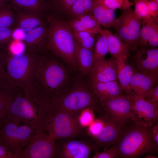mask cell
Returning <instances> with one entry per match:
<instances>
[{
  "label": "cell",
  "mask_w": 158,
  "mask_h": 158,
  "mask_svg": "<svg viewBox=\"0 0 158 158\" xmlns=\"http://www.w3.org/2000/svg\"><path fill=\"white\" fill-rule=\"evenodd\" d=\"M39 54V62L30 87L49 105L81 75L48 49Z\"/></svg>",
  "instance_id": "1"
},
{
  "label": "cell",
  "mask_w": 158,
  "mask_h": 158,
  "mask_svg": "<svg viewBox=\"0 0 158 158\" xmlns=\"http://www.w3.org/2000/svg\"><path fill=\"white\" fill-rule=\"evenodd\" d=\"M8 109L11 121L26 125L38 134L46 132L51 117L49 106L31 87L19 88Z\"/></svg>",
  "instance_id": "2"
},
{
  "label": "cell",
  "mask_w": 158,
  "mask_h": 158,
  "mask_svg": "<svg viewBox=\"0 0 158 158\" xmlns=\"http://www.w3.org/2000/svg\"><path fill=\"white\" fill-rule=\"evenodd\" d=\"M153 126H145L133 120L124 124L114 145L117 151L116 158H137L157 152Z\"/></svg>",
  "instance_id": "3"
},
{
  "label": "cell",
  "mask_w": 158,
  "mask_h": 158,
  "mask_svg": "<svg viewBox=\"0 0 158 158\" xmlns=\"http://www.w3.org/2000/svg\"><path fill=\"white\" fill-rule=\"evenodd\" d=\"M51 113L60 111L79 112L89 108L98 115L102 112L99 100L93 92L89 74L79 76L65 91L49 104Z\"/></svg>",
  "instance_id": "4"
},
{
  "label": "cell",
  "mask_w": 158,
  "mask_h": 158,
  "mask_svg": "<svg viewBox=\"0 0 158 158\" xmlns=\"http://www.w3.org/2000/svg\"><path fill=\"white\" fill-rule=\"evenodd\" d=\"M47 20L49 26L46 47L73 69L79 71L75 54L72 29L67 23L54 16H49Z\"/></svg>",
  "instance_id": "5"
},
{
  "label": "cell",
  "mask_w": 158,
  "mask_h": 158,
  "mask_svg": "<svg viewBox=\"0 0 158 158\" xmlns=\"http://www.w3.org/2000/svg\"><path fill=\"white\" fill-rule=\"evenodd\" d=\"M39 58V53L26 51L12 54L6 64L7 77L13 84L21 88L30 87Z\"/></svg>",
  "instance_id": "6"
},
{
  "label": "cell",
  "mask_w": 158,
  "mask_h": 158,
  "mask_svg": "<svg viewBox=\"0 0 158 158\" xmlns=\"http://www.w3.org/2000/svg\"><path fill=\"white\" fill-rule=\"evenodd\" d=\"M80 111H60L51 113L46 132L56 141L88 137L86 128L81 127L78 121Z\"/></svg>",
  "instance_id": "7"
},
{
  "label": "cell",
  "mask_w": 158,
  "mask_h": 158,
  "mask_svg": "<svg viewBox=\"0 0 158 158\" xmlns=\"http://www.w3.org/2000/svg\"><path fill=\"white\" fill-rule=\"evenodd\" d=\"M38 134L26 125L10 121L0 127V144L7 147L16 158Z\"/></svg>",
  "instance_id": "8"
},
{
  "label": "cell",
  "mask_w": 158,
  "mask_h": 158,
  "mask_svg": "<svg viewBox=\"0 0 158 158\" xmlns=\"http://www.w3.org/2000/svg\"><path fill=\"white\" fill-rule=\"evenodd\" d=\"M142 22L135 14L131 7L122 11L116 18L113 28L115 34L129 48L130 50H136L137 41Z\"/></svg>",
  "instance_id": "9"
},
{
  "label": "cell",
  "mask_w": 158,
  "mask_h": 158,
  "mask_svg": "<svg viewBox=\"0 0 158 158\" xmlns=\"http://www.w3.org/2000/svg\"><path fill=\"white\" fill-rule=\"evenodd\" d=\"M133 94L99 100L102 111L98 116H104L123 124L133 120Z\"/></svg>",
  "instance_id": "10"
},
{
  "label": "cell",
  "mask_w": 158,
  "mask_h": 158,
  "mask_svg": "<svg viewBox=\"0 0 158 158\" xmlns=\"http://www.w3.org/2000/svg\"><path fill=\"white\" fill-rule=\"evenodd\" d=\"M16 158H59L56 141L46 132L39 133Z\"/></svg>",
  "instance_id": "11"
},
{
  "label": "cell",
  "mask_w": 158,
  "mask_h": 158,
  "mask_svg": "<svg viewBox=\"0 0 158 158\" xmlns=\"http://www.w3.org/2000/svg\"><path fill=\"white\" fill-rule=\"evenodd\" d=\"M56 141L59 158H89L94 150L97 151L94 141L89 136Z\"/></svg>",
  "instance_id": "12"
},
{
  "label": "cell",
  "mask_w": 158,
  "mask_h": 158,
  "mask_svg": "<svg viewBox=\"0 0 158 158\" xmlns=\"http://www.w3.org/2000/svg\"><path fill=\"white\" fill-rule=\"evenodd\" d=\"M132 112L133 120L147 126L158 123V106L133 93Z\"/></svg>",
  "instance_id": "13"
},
{
  "label": "cell",
  "mask_w": 158,
  "mask_h": 158,
  "mask_svg": "<svg viewBox=\"0 0 158 158\" xmlns=\"http://www.w3.org/2000/svg\"><path fill=\"white\" fill-rule=\"evenodd\" d=\"M98 118L103 121V127L98 134L91 138L97 150L99 147H102L106 150L116 142L125 124L104 116H99Z\"/></svg>",
  "instance_id": "14"
},
{
  "label": "cell",
  "mask_w": 158,
  "mask_h": 158,
  "mask_svg": "<svg viewBox=\"0 0 158 158\" xmlns=\"http://www.w3.org/2000/svg\"><path fill=\"white\" fill-rule=\"evenodd\" d=\"M133 60L135 71L141 73L158 75V48L146 47L137 49Z\"/></svg>",
  "instance_id": "15"
},
{
  "label": "cell",
  "mask_w": 158,
  "mask_h": 158,
  "mask_svg": "<svg viewBox=\"0 0 158 158\" xmlns=\"http://www.w3.org/2000/svg\"><path fill=\"white\" fill-rule=\"evenodd\" d=\"M91 84L117 80V67L115 57L98 61L93 65L90 73Z\"/></svg>",
  "instance_id": "16"
},
{
  "label": "cell",
  "mask_w": 158,
  "mask_h": 158,
  "mask_svg": "<svg viewBox=\"0 0 158 158\" xmlns=\"http://www.w3.org/2000/svg\"><path fill=\"white\" fill-rule=\"evenodd\" d=\"M18 87L11 83L7 76L0 78V124L11 121L9 106Z\"/></svg>",
  "instance_id": "17"
},
{
  "label": "cell",
  "mask_w": 158,
  "mask_h": 158,
  "mask_svg": "<svg viewBox=\"0 0 158 158\" xmlns=\"http://www.w3.org/2000/svg\"><path fill=\"white\" fill-rule=\"evenodd\" d=\"M47 30L44 24L25 33L23 39L26 51L38 53L45 48Z\"/></svg>",
  "instance_id": "18"
},
{
  "label": "cell",
  "mask_w": 158,
  "mask_h": 158,
  "mask_svg": "<svg viewBox=\"0 0 158 158\" xmlns=\"http://www.w3.org/2000/svg\"><path fill=\"white\" fill-rule=\"evenodd\" d=\"M128 57L124 55L115 57L117 78L120 85L126 95H130L133 93L130 87V82L133 70L129 64Z\"/></svg>",
  "instance_id": "19"
},
{
  "label": "cell",
  "mask_w": 158,
  "mask_h": 158,
  "mask_svg": "<svg viewBox=\"0 0 158 158\" xmlns=\"http://www.w3.org/2000/svg\"><path fill=\"white\" fill-rule=\"evenodd\" d=\"M157 80L158 75L145 74L133 70L130 87L133 93L142 97L154 87Z\"/></svg>",
  "instance_id": "20"
},
{
  "label": "cell",
  "mask_w": 158,
  "mask_h": 158,
  "mask_svg": "<svg viewBox=\"0 0 158 158\" xmlns=\"http://www.w3.org/2000/svg\"><path fill=\"white\" fill-rule=\"evenodd\" d=\"M158 46V23L151 21L143 24L137 41L138 49V47H154Z\"/></svg>",
  "instance_id": "21"
},
{
  "label": "cell",
  "mask_w": 158,
  "mask_h": 158,
  "mask_svg": "<svg viewBox=\"0 0 158 158\" xmlns=\"http://www.w3.org/2000/svg\"><path fill=\"white\" fill-rule=\"evenodd\" d=\"M91 85L93 92L99 100L124 95L123 90L117 80L91 84Z\"/></svg>",
  "instance_id": "22"
},
{
  "label": "cell",
  "mask_w": 158,
  "mask_h": 158,
  "mask_svg": "<svg viewBox=\"0 0 158 158\" xmlns=\"http://www.w3.org/2000/svg\"><path fill=\"white\" fill-rule=\"evenodd\" d=\"M91 13L100 25L113 28L116 19L115 11L107 7L101 0H92Z\"/></svg>",
  "instance_id": "23"
},
{
  "label": "cell",
  "mask_w": 158,
  "mask_h": 158,
  "mask_svg": "<svg viewBox=\"0 0 158 158\" xmlns=\"http://www.w3.org/2000/svg\"><path fill=\"white\" fill-rule=\"evenodd\" d=\"M75 54L81 75L89 74L93 65V52L81 46L74 39Z\"/></svg>",
  "instance_id": "24"
},
{
  "label": "cell",
  "mask_w": 158,
  "mask_h": 158,
  "mask_svg": "<svg viewBox=\"0 0 158 158\" xmlns=\"http://www.w3.org/2000/svg\"><path fill=\"white\" fill-rule=\"evenodd\" d=\"M15 15V24L24 33L44 25L41 15L18 11Z\"/></svg>",
  "instance_id": "25"
},
{
  "label": "cell",
  "mask_w": 158,
  "mask_h": 158,
  "mask_svg": "<svg viewBox=\"0 0 158 158\" xmlns=\"http://www.w3.org/2000/svg\"><path fill=\"white\" fill-rule=\"evenodd\" d=\"M17 11L41 15L47 5L43 0H7V3Z\"/></svg>",
  "instance_id": "26"
},
{
  "label": "cell",
  "mask_w": 158,
  "mask_h": 158,
  "mask_svg": "<svg viewBox=\"0 0 158 158\" xmlns=\"http://www.w3.org/2000/svg\"><path fill=\"white\" fill-rule=\"evenodd\" d=\"M101 34L106 38L109 52L112 56L124 55L128 57L130 49L115 34L107 30H103Z\"/></svg>",
  "instance_id": "27"
},
{
  "label": "cell",
  "mask_w": 158,
  "mask_h": 158,
  "mask_svg": "<svg viewBox=\"0 0 158 158\" xmlns=\"http://www.w3.org/2000/svg\"><path fill=\"white\" fill-rule=\"evenodd\" d=\"M108 52L109 49L106 38L103 35L99 34L94 49L93 65L98 61L105 59Z\"/></svg>",
  "instance_id": "28"
},
{
  "label": "cell",
  "mask_w": 158,
  "mask_h": 158,
  "mask_svg": "<svg viewBox=\"0 0 158 158\" xmlns=\"http://www.w3.org/2000/svg\"><path fill=\"white\" fill-rule=\"evenodd\" d=\"M75 18L81 22L88 32L95 35L102 33L103 30L93 15L85 13Z\"/></svg>",
  "instance_id": "29"
},
{
  "label": "cell",
  "mask_w": 158,
  "mask_h": 158,
  "mask_svg": "<svg viewBox=\"0 0 158 158\" xmlns=\"http://www.w3.org/2000/svg\"><path fill=\"white\" fill-rule=\"evenodd\" d=\"M72 31L74 38L78 42L93 52L95 34L86 32L77 31L72 29Z\"/></svg>",
  "instance_id": "30"
},
{
  "label": "cell",
  "mask_w": 158,
  "mask_h": 158,
  "mask_svg": "<svg viewBox=\"0 0 158 158\" xmlns=\"http://www.w3.org/2000/svg\"><path fill=\"white\" fill-rule=\"evenodd\" d=\"M15 22V14L7 4L0 8V28H11Z\"/></svg>",
  "instance_id": "31"
},
{
  "label": "cell",
  "mask_w": 158,
  "mask_h": 158,
  "mask_svg": "<svg viewBox=\"0 0 158 158\" xmlns=\"http://www.w3.org/2000/svg\"><path fill=\"white\" fill-rule=\"evenodd\" d=\"M133 3L135 4L134 12L138 18L142 21L143 24L151 21L155 22L144 0H133Z\"/></svg>",
  "instance_id": "32"
},
{
  "label": "cell",
  "mask_w": 158,
  "mask_h": 158,
  "mask_svg": "<svg viewBox=\"0 0 158 158\" xmlns=\"http://www.w3.org/2000/svg\"><path fill=\"white\" fill-rule=\"evenodd\" d=\"M103 3L108 8L115 11L118 9L123 11L131 7L134 4L129 0H101Z\"/></svg>",
  "instance_id": "33"
},
{
  "label": "cell",
  "mask_w": 158,
  "mask_h": 158,
  "mask_svg": "<svg viewBox=\"0 0 158 158\" xmlns=\"http://www.w3.org/2000/svg\"><path fill=\"white\" fill-rule=\"evenodd\" d=\"M94 112L89 108L85 109L80 112L78 120L81 127L86 128L95 120Z\"/></svg>",
  "instance_id": "34"
},
{
  "label": "cell",
  "mask_w": 158,
  "mask_h": 158,
  "mask_svg": "<svg viewBox=\"0 0 158 158\" xmlns=\"http://www.w3.org/2000/svg\"><path fill=\"white\" fill-rule=\"evenodd\" d=\"M77 0H49L50 4L54 8L67 13Z\"/></svg>",
  "instance_id": "35"
},
{
  "label": "cell",
  "mask_w": 158,
  "mask_h": 158,
  "mask_svg": "<svg viewBox=\"0 0 158 158\" xmlns=\"http://www.w3.org/2000/svg\"><path fill=\"white\" fill-rule=\"evenodd\" d=\"M6 48L0 47V78L6 75V67L7 61L12 54Z\"/></svg>",
  "instance_id": "36"
},
{
  "label": "cell",
  "mask_w": 158,
  "mask_h": 158,
  "mask_svg": "<svg viewBox=\"0 0 158 158\" xmlns=\"http://www.w3.org/2000/svg\"><path fill=\"white\" fill-rule=\"evenodd\" d=\"M13 31L11 28H0V47L6 48L13 37Z\"/></svg>",
  "instance_id": "37"
},
{
  "label": "cell",
  "mask_w": 158,
  "mask_h": 158,
  "mask_svg": "<svg viewBox=\"0 0 158 158\" xmlns=\"http://www.w3.org/2000/svg\"><path fill=\"white\" fill-rule=\"evenodd\" d=\"M103 126V121L100 119L94 120L86 128L88 136L90 138L95 136L99 133Z\"/></svg>",
  "instance_id": "38"
},
{
  "label": "cell",
  "mask_w": 158,
  "mask_h": 158,
  "mask_svg": "<svg viewBox=\"0 0 158 158\" xmlns=\"http://www.w3.org/2000/svg\"><path fill=\"white\" fill-rule=\"evenodd\" d=\"M68 13L75 17L86 13L82 0H77L72 5Z\"/></svg>",
  "instance_id": "39"
},
{
  "label": "cell",
  "mask_w": 158,
  "mask_h": 158,
  "mask_svg": "<svg viewBox=\"0 0 158 158\" xmlns=\"http://www.w3.org/2000/svg\"><path fill=\"white\" fill-rule=\"evenodd\" d=\"M142 97L146 100L158 106V85L149 90Z\"/></svg>",
  "instance_id": "40"
},
{
  "label": "cell",
  "mask_w": 158,
  "mask_h": 158,
  "mask_svg": "<svg viewBox=\"0 0 158 158\" xmlns=\"http://www.w3.org/2000/svg\"><path fill=\"white\" fill-rule=\"evenodd\" d=\"M95 151V154L92 157V158H116L117 156L116 149L114 145L108 149L104 150L102 152L97 151Z\"/></svg>",
  "instance_id": "41"
},
{
  "label": "cell",
  "mask_w": 158,
  "mask_h": 158,
  "mask_svg": "<svg viewBox=\"0 0 158 158\" xmlns=\"http://www.w3.org/2000/svg\"><path fill=\"white\" fill-rule=\"evenodd\" d=\"M150 14L154 20L158 22V4L152 0H144Z\"/></svg>",
  "instance_id": "42"
},
{
  "label": "cell",
  "mask_w": 158,
  "mask_h": 158,
  "mask_svg": "<svg viewBox=\"0 0 158 158\" xmlns=\"http://www.w3.org/2000/svg\"><path fill=\"white\" fill-rule=\"evenodd\" d=\"M68 23L71 28L74 30L88 32L84 26L78 19L76 18L71 19Z\"/></svg>",
  "instance_id": "43"
},
{
  "label": "cell",
  "mask_w": 158,
  "mask_h": 158,
  "mask_svg": "<svg viewBox=\"0 0 158 158\" xmlns=\"http://www.w3.org/2000/svg\"><path fill=\"white\" fill-rule=\"evenodd\" d=\"M0 158H13V155L4 145L0 144Z\"/></svg>",
  "instance_id": "44"
},
{
  "label": "cell",
  "mask_w": 158,
  "mask_h": 158,
  "mask_svg": "<svg viewBox=\"0 0 158 158\" xmlns=\"http://www.w3.org/2000/svg\"><path fill=\"white\" fill-rule=\"evenodd\" d=\"M86 13L91 14L92 0H82Z\"/></svg>",
  "instance_id": "45"
},
{
  "label": "cell",
  "mask_w": 158,
  "mask_h": 158,
  "mask_svg": "<svg viewBox=\"0 0 158 158\" xmlns=\"http://www.w3.org/2000/svg\"><path fill=\"white\" fill-rule=\"evenodd\" d=\"M152 132L154 139L158 146V123L154 125L152 127Z\"/></svg>",
  "instance_id": "46"
},
{
  "label": "cell",
  "mask_w": 158,
  "mask_h": 158,
  "mask_svg": "<svg viewBox=\"0 0 158 158\" xmlns=\"http://www.w3.org/2000/svg\"><path fill=\"white\" fill-rule=\"evenodd\" d=\"M7 3V0H0V8Z\"/></svg>",
  "instance_id": "47"
},
{
  "label": "cell",
  "mask_w": 158,
  "mask_h": 158,
  "mask_svg": "<svg viewBox=\"0 0 158 158\" xmlns=\"http://www.w3.org/2000/svg\"><path fill=\"white\" fill-rule=\"evenodd\" d=\"M145 158H157L158 157L151 154H147L145 157Z\"/></svg>",
  "instance_id": "48"
},
{
  "label": "cell",
  "mask_w": 158,
  "mask_h": 158,
  "mask_svg": "<svg viewBox=\"0 0 158 158\" xmlns=\"http://www.w3.org/2000/svg\"><path fill=\"white\" fill-rule=\"evenodd\" d=\"M155 2H156L157 4H158V0H152Z\"/></svg>",
  "instance_id": "49"
},
{
  "label": "cell",
  "mask_w": 158,
  "mask_h": 158,
  "mask_svg": "<svg viewBox=\"0 0 158 158\" xmlns=\"http://www.w3.org/2000/svg\"><path fill=\"white\" fill-rule=\"evenodd\" d=\"M1 125L0 124V126H1Z\"/></svg>",
  "instance_id": "50"
}]
</instances>
